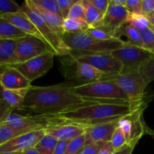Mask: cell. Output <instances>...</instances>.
<instances>
[{
  "instance_id": "cell-18",
  "label": "cell",
  "mask_w": 154,
  "mask_h": 154,
  "mask_svg": "<svg viewBox=\"0 0 154 154\" xmlns=\"http://www.w3.org/2000/svg\"><path fill=\"white\" fill-rule=\"evenodd\" d=\"M1 16L4 19H5L8 22L10 23L14 26H15L17 29L20 30V31H22L25 34L35 36V37H38L39 38H42L44 41H45L44 39L43 36L40 33V32L37 29V27L30 20L29 18L25 14L23 13L22 11L14 14H2Z\"/></svg>"
},
{
  "instance_id": "cell-7",
  "label": "cell",
  "mask_w": 154,
  "mask_h": 154,
  "mask_svg": "<svg viewBox=\"0 0 154 154\" xmlns=\"http://www.w3.org/2000/svg\"><path fill=\"white\" fill-rule=\"evenodd\" d=\"M21 7V11L25 14L30 19V20L35 24L38 31L43 36L45 42L51 47L53 52L56 56H67L71 53V50L63 42V38L59 34H57L51 26L45 22L38 14L32 10L26 2H24Z\"/></svg>"
},
{
  "instance_id": "cell-1",
  "label": "cell",
  "mask_w": 154,
  "mask_h": 154,
  "mask_svg": "<svg viewBox=\"0 0 154 154\" xmlns=\"http://www.w3.org/2000/svg\"><path fill=\"white\" fill-rule=\"evenodd\" d=\"M71 87V84L66 83L48 87L32 86L21 110L28 111L33 116H45L75 107L100 102L77 96L72 93Z\"/></svg>"
},
{
  "instance_id": "cell-11",
  "label": "cell",
  "mask_w": 154,
  "mask_h": 154,
  "mask_svg": "<svg viewBox=\"0 0 154 154\" xmlns=\"http://www.w3.org/2000/svg\"><path fill=\"white\" fill-rule=\"evenodd\" d=\"M55 56L56 54L52 51H48L23 63L9 66L17 69L32 83L35 80L45 75L52 68Z\"/></svg>"
},
{
  "instance_id": "cell-5",
  "label": "cell",
  "mask_w": 154,
  "mask_h": 154,
  "mask_svg": "<svg viewBox=\"0 0 154 154\" xmlns=\"http://www.w3.org/2000/svg\"><path fill=\"white\" fill-rule=\"evenodd\" d=\"M60 71L66 80L75 81L80 84L104 81L111 75L105 74L90 65L78 61L71 56H63L60 60Z\"/></svg>"
},
{
  "instance_id": "cell-15",
  "label": "cell",
  "mask_w": 154,
  "mask_h": 154,
  "mask_svg": "<svg viewBox=\"0 0 154 154\" xmlns=\"http://www.w3.org/2000/svg\"><path fill=\"white\" fill-rule=\"evenodd\" d=\"M88 126L75 123H57L45 128V132L58 141H72L85 133Z\"/></svg>"
},
{
  "instance_id": "cell-9",
  "label": "cell",
  "mask_w": 154,
  "mask_h": 154,
  "mask_svg": "<svg viewBox=\"0 0 154 154\" xmlns=\"http://www.w3.org/2000/svg\"><path fill=\"white\" fill-rule=\"evenodd\" d=\"M48 51L53 52L51 47L45 41L35 36L26 35L17 39L13 65L23 63Z\"/></svg>"
},
{
  "instance_id": "cell-41",
  "label": "cell",
  "mask_w": 154,
  "mask_h": 154,
  "mask_svg": "<svg viewBox=\"0 0 154 154\" xmlns=\"http://www.w3.org/2000/svg\"><path fill=\"white\" fill-rule=\"evenodd\" d=\"M90 1L104 17L109 7V0H90Z\"/></svg>"
},
{
  "instance_id": "cell-33",
  "label": "cell",
  "mask_w": 154,
  "mask_h": 154,
  "mask_svg": "<svg viewBox=\"0 0 154 154\" xmlns=\"http://www.w3.org/2000/svg\"><path fill=\"white\" fill-rule=\"evenodd\" d=\"M68 18L69 19H81L85 20V7L83 0H78L71 8Z\"/></svg>"
},
{
  "instance_id": "cell-51",
  "label": "cell",
  "mask_w": 154,
  "mask_h": 154,
  "mask_svg": "<svg viewBox=\"0 0 154 154\" xmlns=\"http://www.w3.org/2000/svg\"><path fill=\"white\" fill-rule=\"evenodd\" d=\"M148 133L151 134V135H153V136L154 137V131H151V130H150V131H149V132H148Z\"/></svg>"
},
{
  "instance_id": "cell-45",
  "label": "cell",
  "mask_w": 154,
  "mask_h": 154,
  "mask_svg": "<svg viewBox=\"0 0 154 154\" xmlns=\"http://www.w3.org/2000/svg\"><path fill=\"white\" fill-rule=\"evenodd\" d=\"M114 152H115V150H114V147L111 145V142L108 141V142L105 143V144L101 148L98 154H113Z\"/></svg>"
},
{
  "instance_id": "cell-38",
  "label": "cell",
  "mask_w": 154,
  "mask_h": 154,
  "mask_svg": "<svg viewBox=\"0 0 154 154\" xmlns=\"http://www.w3.org/2000/svg\"><path fill=\"white\" fill-rule=\"evenodd\" d=\"M126 8L129 15H143L141 0H126Z\"/></svg>"
},
{
  "instance_id": "cell-52",
  "label": "cell",
  "mask_w": 154,
  "mask_h": 154,
  "mask_svg": "<svg viewBox=\"0 0 154 154\" xmlns=\"http://www.w3.org/2000/svg\"><path fill=\"white\" fill-rule=\"evenodd\" d=\"M150 28L151 29L153 30V31L154 32V27H153V26H150Z\"/></svg>"
},
{
  "instance_id": "cell-32",
  "label": "cell",
  "mask_w": 154,
  "mask_h": 154,
  "mask_svg": "<svg viewBox=\"0 0 154 154\" xmlns=\"http://www.w3.org/2000/svg\"><path fill=\"white\" fill-rule=\"evenodd\" d=\"M117 127L120 128L122 132H123L126 140H127L128 144L130 141L132 132V120L131 117V114L120 119L117 123Z\"/></svg>"
},
{
  "instance_id": "cell-16",
  "label": "cell",
  "mask_w": 154,
  "mask_h": 154,
  "mask_svg": "<svg viewBox=\"0 0 154 154\" xmlns=\"http://www.w3.org/2000/svg\"><path fill=\"white\" fill-rule=\"evenodd\" d=\"M118 120L106 122V123H99V124L88 126L85 132L87 145L92 143L111 141L113 134L117 128Z\"/></svg>"
},
{
  "instance_id": "cell-2",
  "label": "cell",
  "mask_w": 154,
  "mask_h": 154,
  "mask_svg": "<svg viewBox=\"0 0 154 154\" xmlns=\"http://www.w3.org/2000/svg\"><path fill=\"white\" fill-rule=\"evenodd\" d=\"M139 108L135 109L130 104L96 102L42 117L52 119L55 123H75L91 126L99 123L118 120L122 117L129 116Z\"/></svg>"
},
{
  "instance_id": "cell-48",
  "label": "cell",
  "mask_w": 154,
  "mask_h": 154,
  "mask_svg": "<svg viewBox=\"0 0 154 154\" xmlns=\"http://www.w3.org/2000/svg\"><path fill=\"white\" fill-rule=\"evenodd\" d=\"M21 154H40L38 153L35 147H31L29 149L24 150V151L21 152Z\"/></svg>"
},
{
  "instance_id": "cell-21",
  "label": "cell",
  "mask_w": 154,
  "mask_h": 154,
  "mask_svg": "<svg viewBox=\"0 0 154 154\" xmlns=\"http://www.w3.org/2000/svg\"><path fill=\"white\" fill-rule=\"evenodd\" d=\"M16 46L17 39L0 38V68L13 65Z\"/></svg>"
},
{
  "instance_id": "cell-27",
  "label": "cell",
  "mask_w": 154,
  "mask_h": 154,
  "mask_svg": "<svg viewBox=\"0 0 154 154\" xmlns=\"http://www.w3.org/2000/svg\"><path fill=\"white\" fill-rule=\"evenodd\" d=\"M57 142V138L46 134L35 147L40 154H54Z\"/></svg>"
},
{
  "instance_id": "cell-50",
  "label": "cell",
  "mask_w": 154,
  "mask_h": 154,
  "mask_svg": "<svg viewBox=\"0 0 154 154\" xmlns=\"http://www.w3.org/2000/svg\"><path fill=\"white\" fill-rule=\"evenodd\" d=\"M0 154H21V152H5V153H0Z\"/></svg>"
},
{
  "instance_id": "cell-20",
  "label": "cell",
  "mask_w": 154,
  "mask_h": 154,
  "mask_svg": "<svg viewBox=\"0 0 154 154\" xmlns=\"http://www.w3.org/2000/svg\"><path fill=\"white\" fill-rule=\"evenodd\" d=\"M29 89L9 90L0 86V99H2L13 110H21Z\"/></svg>"
},
{
  "instance_id": "cell-10",
  "label": "cell",
  "mask_w": 154,
  "mask_h": 154,
  "mask_svg": "<svg viewBox=\"0 0 154 154\" xmlns=\"http://www.w3.org/2000/svg\"><path fill=\"white\" fill-rule=\"evenodd\" d=\"M69 56L78 61L90 65L100 72L108 75H118L122 72L123 66L111 53L99 54H76L70 53Z\"/></svg>"
},
{
  "instance_id": "cell-12",
  "label": "cell",
  "mask_w": 154,
  "mask_h": 154,
  "mask_svg": "<svg viewBox=\"0 0 154 154\" xmlns=\"http://www.w3.org/2000/svg\"><path fill=\"white\" fill-rule=\"evenodd\" d=\"M129 17V13L126 7L110 4L102 22L96 28L104 30L114 37L116 32L127 23Z\"/></svg>"
},
{
  "instance_id": "cell-53",
  "label": "cell",
  "mask_w": 154,
  "mask_h": 154,
  "mask_svg": "<svg viewBox=\"0 0 154 154\" xmlns=\"http://www.w3.org/2000/svg\"><path fill=\"white\" fill-rule=\"evenodd\" d=\"M0 77H1V73H0Z\"/></svg>"
},
{
  "instance_id": "cell-4",
  "label": "cell",
  "mask_w": 154,
  "mask_h": 154,
  "mask_svg": "<svg viewBox=\"0 0 154 154\" xmlns=\"http://www.w3.org/2000/svg\"><path fill=\"white\" fill-rule=\"evenodd\" d=\"M63 40L71 50V53L76 54L111 53L126 45L123 41L115 38L105 41L97 40L85 32L75 34L64 33Z\"/></svg>"
},
{
  "instance_id": "cell-22",
  "label": "cell",
  "mask_w": 154,
  "mask_h": 154,
  "mask_svg": "<svg viewBox=\"0 0 154 154\" xmlns=\"http://www.w3.org/2000/svg\"><path fill=\"white\" fill-rule=\"evenodd\" d=\"M121 36L126 37L127 41H126V44H127V45L144 48V44H143V41L142 38H141L140 32H138L136 29L134 28L132 26L129 25V23H126L123 26L120 27L116 32L114 38L120 39Z\"/></svg>"
},
{
  "instance_id": "cell-35",
  "label": "cell",
  "mask_w": 154,
  "mask_h": 154,
  "mask_svg": "<svg viewBox=\"0 0 154 154\" xmlns=\"http://www.w3.org/2000/svg\"><path fill=\"white\" fill-rule=\"evenodd\" d=\"M21 11V7L12 0H0V14H14Z\"/></svg>"
},
{
  "instance_id": "cell-14",
  "label": "cell",
  "mask_w": 154,
  "mask_h": 154,
  "mask_svg": "<svg viewBox=\"0 0 154 154\" xmlns=\"http://www.w3.org/2000/svg\"><path fill=\"white\" fill-rule=\"evenodd\" d=\"M2 124L9 125L13 127L21 129H42L52 125L53 121L51 119L42 116H24L12 111L6 116Z\"/></svg>"
},
{
  "instance_id": "cell-23",
  "label": "cell",
  "mask_w": 154,
  "mask_h": 154,
  "mask_svg": "<svg viewBox=\"0 0 154 154\" xmlns=\"http://www.w3.org/2000/svg\"><path fill=\"white\" fill-rule=\"evenodd\" d=\"M33 130H37V129H21V128L13 127V126H9V125L1 124L0 125V145L19 136V135Z\"/></svg>"
},
{
  "instance_id": "cell-19",
  "label": "cell",
  "mask_w": 154,
  "mask_h": 154,
  "mask_svg": "<svg viewBox=\"0 0 154 154\" xmlns=\"http://www.w3.org/2000/svg\"><path fill=\"white\" fill-rule=\"evenodd\" d=\"M25 2H26V4L28 5L29 7L32 10L34 11L36 14H38L45 21V22L48 23V25H49L57 33V34L60 35L62 37V38H63V34H64V32H63V23L64 19L63 18V17L56 14L51 13V12L48 11L38 7V6L35 5H34L32 2L31 0H26V1Z\"/></svg>"
},
{
  "instance_id": "cell-31",
  "label": "cell",
  "mask_w": 154,
  "mask_h": 154,
  "mask_svg": "<svg viewBox=\"0 0 154 154\" xmlns=\"http://www.w3.org/2000/svg\"><path fill=\"white\" fill-rule=\"evenodd\" d=\"M32 2L35 5L62 17L57 0H31Z\"/></svg>"
},
{
  "instance_id": "cell-42",
  "label": "cell",
  "mask_w": 154,
  "mask_h": 154,
  "mask_svg": "<svg viewBox=\"0 0 154 154\" xmlns=\"http://www.w3.org/2000/svg\"><path fill=\"white\" fill-rule=\"evenodd\" d=\"M143 15L148 17L154 14V0H141Z\"/></svg>"
},
{
  "instance_id": "cell-28",
  "label": "cell",
  "mask_w": 154,
  "mask_h": 154,
  "mask_svg": "<svg viewBox=\"0 0 154 154\" xmlns=\"http://www.w3.org/2000/svg\"><path fill=\"white\" fill-rule=\"evenodd\" d=\"M138 72L147 85L154 81V54L141 64Z\"/></svg>"
},
{
  "instance_id": "cell-26",
  "label": "cell",
  "mask_w": 154,
  "mask_h": 154,
  "mask_svg": "<svg viewBox=\"0 0 154 154\" xmlns=\"http://www.w3.org/2000/svg\"><path fill=\"white\" fill-rule=\"evenodd\" d=\"M90 28L86 20L81 19H69L63 20V29L64 33H80L87 31Z\"/></svg>"
},
{
  "instance_id": "cell-8",
  "label": "cell",
  "mask_w": 154,
  "mask_h": 154,
  "mask_svg": "<svg viewBox=\"0 0 154 154\" xmlns=\"http://www.w3.org/2000/svg\"><path fill=\"white\" fill-rule=\"evenodd\" d=\"M111 54L121 63L123 70L120 74L138 72L140 66L153 54L143 48L126 45L112 51Z\"/></svg>"
},
{
  "instance_id": "cell-24",
  "label": "cell",
  "mask_w": 154,
  "mask_h": 154,
  "mask_svg": "<svg viewBox=\"0 0 154 154\" xmlns=\"http://www.w3.org/2000/svg\"><path fill=\"white\" fill-rule=\"evenodd\" d=\"M85 7V20L90 28H96L102 22L103 17L90 2V0H83Z\"/></svg>"
},
{
  "instance_id": "cell-39",
  "label": "cell",
  "mask_w": 154,
  "mask_h": 154,
  "mask_svg": "<svg viewBox=\"0 0 154 154\" xmlns=\"http://www.w3.org/2000/svg\"><path fill=\"white\" fill-rule=\"evenodd\" d=\"M77 1L78 0H57V3L63 19L68 18L71 8Z\"/></svg>"
},
{
  "instance_id": "cell-44",
  "label": "cell",
  "mask_w": 154,
  "mask_h": 154,
  "mask_svg": "<svg viewBox=\"0 0 154 154\" xmlns=\"http://www.w3.org/2000/svg\"><path fill=\"white\" fill-rule=\"evenodd\" d=\"M71 141H58L54 154H65Z\"/></svg>"
},
{
  "instance_id": "cell-25",
  "label": "cell",
  "mask_w": 154,
  "mask_h": 154,
  "mask_svg": "<svg viewBox=\"0 0 154 154\" xmlns=\"http://www.w3.org/2000/svg\"><path fill=\"white\" fill-rule=\"evenodd\" d=\"M25 35L26 34L14 26L0 14V38L18 39Z\"/></svg>"
},
{
  "instance_id": "cell-36",
  "label": "cell",
  "mask_w": 154,
  "mask_h": 154,
  "mask_svg": "<svg viewBox=\"0 0 154 154\" xmlns=\"http://www.w3.org/2000/svg\"><path fill=\"white\" fill-rule=\"evenodd\" d=\"M110 142L116 151V150L122 148L124 145H126L127 144V140H126V137H125L124 134L122 132L121 129L117 127L115 132L113 134V136Z\"/></svg>"
},
{
  "instance_id": "cell-34",
  "label": "cell",
  "mask_w": 154,
  "mask_h": 154,
  "mask_svg": "<svg viewBox=\"0 0 154 154\" xmlns=\"http://www.w3.org/2000/svg\"><path fill=\"white\" fill-rule=\"evenodd\" d=\"M140 33L144 49L154 54V32L149 27L144 31L140 32Z\"/></svg>"
},
{
  "instance_id": "cell-29",
  "label": "cell",
  "mask_w": 154,
  "mask_h": 154,
  "mask_svg": "<svg viewBox=\"0 0 154 154\" xmlns=\"http://www.w3.org/2000/svg\"><path fill=\"white\" fill-rule=\"evenodd\" d=\"M127 23L132 26L138 32L144 31L150 26L148 18L144 15H129Z\"/></svg>"
},
{
  "instance_id": "cell-46",
  "label": "cell",
  "mask_w": 154,
  "mask_h": 154,
  "mask_svg": "<svg viewBox=\"0 0 154 154\" xmlns=\"http://www.w3.org/2000/svg\"><path fill=\"white\" fill-rule=\"evenodd\" d=\"M134 148H135L134 146L129 144H126L122 148L116 150L113 154H132V152H133Z\"/></svg>"
},
{
  "instance_id": "cell-49",
  "label": "cell",
  "mask_w": 154,
  "mask_h": 154,
  "mask_svg": "<svg viewBox=\"0 0 154 154\" xmlns=\"http://www.w3.org/2000/svg\"><path fill=\"white\" fill-rule=\"evenodd\" d=\"M147 18H148L149 21H150V26H152L154 27V14H153L150 15V16L148 17Z\"/></svg>"
},
{
  "instance_id": "cell-13",
  "label": "cell",
  "mask_w": 154,
  "mask_h": 154,
  "mask_svg": "<svg viewBox=\"0 0 154 154\" xmlns=\"http://www.w3.org/2000/svg\"><path fill=\"white\" fill-rule=\"evenodd\" d=\"M45 135L46 132L45 129L33 130L23 134L0 145V153L23 152L31 147H35Z\"/></svg>"
},
{
  "instance_id": "cell-47",
  "label": "cell",
  "mask_w": 154,
  "mask_h": 154,
  "mask_svg": "<svg viewBox=\"0 0 154 154\" xmlns=\"http://www.w3.org/2000/svg\"><path fill=\"white\" fill-rule=\"evenodd\" d=\"M110 4L126 7V0H109Z\"/></svg>"
},
{
  "instance_id": "cell-30",
  "label": "cell",
  "mask_w": 154,
  "mask_h": 154,
  "mask_svg": "<svg viewBox=\"0 0 154 154\" xmlns=\"http://www.w3.org/2000/svg\"><path fill=\"white\" fill-rule=\"evenodd\" d=\"M85 146H87V138L84 133L70 141L65 154H79Z\"/></svg>"
},
{
  "instance_id": "cell-3",
  "label": "cell",
  "mask_w": 154,
  "mask_h": 154,
  "mask_svg": "<svg viewBox=\"0 0 154 154\" xmlns=\"http://www.w3.org/2000/svg\"><path fill=\"white\" fill-rule=\"evenodd\" d=\"M71 90L84 99L106 103L130 104L127 96L115 83L108 80L72 85Z\"/></svg>"
},
{
  "instance_id": "cell-37",
  "label": "cell",
  "mask_w": 154,
  "mask_h": 154,
  "mask_svg": "<svg viewBox=\"0 0 154 154\" xmlns=\"http://www.w3.org/2000/svg\"><path fill=\"white\" fill-rule=\"evenodd\" d=\"M85 32L92 38L97 40L105 41L114 38V37H112L111 35L99 28H89Z\"/></svg>"
},
{
  "instance_id": "cell-17",
  "label": "cell",
  "mask_w": 154,
  "mask_h": 154,
  "mask_svg": "<svg viewBox=\"0 0 154 154\" xmlns=\"http://www.w3.org/2000/svg\"><path fill=\"white\" fill-rule=\"evenodd\" d=\"M0 86L9 90H26L32 87L31 82L15 68L5 67L0 77Z\"/></svg>"
},
{
  "instance_id": "cell-6",
  "label": "cell",
  "mask_w": 154,
  "mask_h": 154,
  "mask_svg": "<svg viewBox=\"0 0 154 154\" xmlns=\"http://www.w3.org/2000/svg\"><path fill=\"white\" fill-rule=\"evenodd\" d=\"M106 80L113 81L121 88L133 108L147 106L145 90L147 85L138 72L111 75Z\"/></svg>"
},
{
  "instance_id": "cell-43",
  "label": "cell",
  "mask_w": 154,
  "mask_h": 154,
  "mask_svg": "<svg viewBox=\"0 0 154 154\" xmlns=\"http://www.w3.org/2000/svg\"><path fill=\"white\" fill-rule=\"evenodd\" d=\"M13 111L14 110L6 102L2 99H0V125L3 123L6 116Z\"/></svg>"
},
{
  "instance_id": "cell-40",
  "label": "cell",
  "mask_w": 154,
  "mask_h": 154,
  "mask_svg": "<svg viewBox=\"0 0 154 154\" xmlns=\"http://www.w3.org/2000/svg\"><path fill=\"white\" fill-rule=\"evenodd\" d=\"M105 143V142H96L88 144L82 149L79 154H98Z\"/></svg>"
}]
</instances>
